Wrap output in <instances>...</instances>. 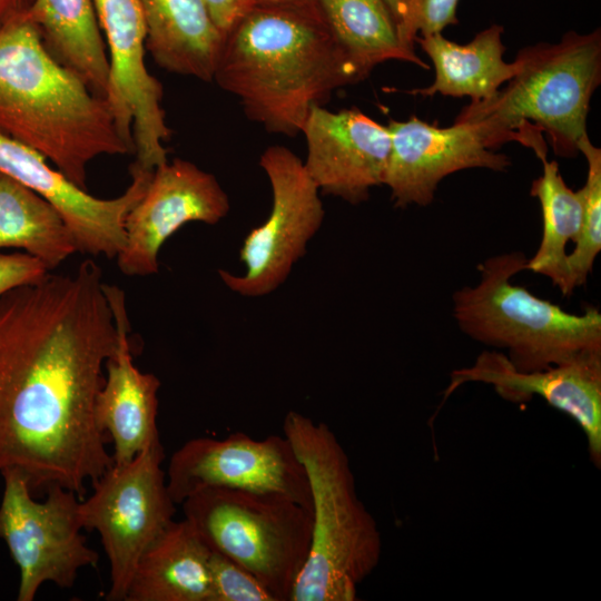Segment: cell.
I'll return each mask as SVG.
<instances>
[{
  "instance_id": "21",
  "label": "cell",
  "mask_w": 601,
  "mask_h": 601,
  "mask_svg": "<svg viewBox=\"0 0 601 601\" xmlns=\"http://www.w3.org/2000/svg\"><path fill=\"white\" fill-rule=\"evenodd\" d=\"M502 33V26L492 24L465 45L451 41L442 33L417 36L415 42L432 60L435 78L428 87L408 92L423 97L436 93L470 97L471 102L492 98L518 71L515 61L503 60Z\"/></svg>"
},
{
  "instance_id": "26",
  "label": "cell",
  "mask_w": 601,
  "mask_h": 601,
  "mask_svg": "<svg viewBox=\"0 0 601 601\" xmlns=\"http://www.w3.org/2000/svg\"><path fill=\"white\" fill-rule=\"evenodd\" d=\"M588 165L587 180L581 188L583 218L573 250L568 254V284L570 295L584 285L601 250V149L585 135L578 145Z\"/></svg>"
},
{
  "instance_id": "33",
  "label": "cell",
  "mask_w": 601,
  "mask_h": 601,
  "mask_svg": "<svg viewBox=\"0 0 601 601\" xmlns=\"http://www.w3.org/2000/svg\"><path fill=\"white\" fill-rule=\"evenodd\" d=\"M253 4H313L315 0H248Z\"/></svg>"
},
{
  "instance_id": "20",
  "label": "cell",
  "mask_w": 601,
  "mask_h": 601,
  "mask_svg": "<svg viewBox=\"0 0 601 601\" xmlns=\"http://www.w3.org/2000/svg\"><path fill=\"white\" fill-rule=\"evenodd\" d=\"M209 553L185 519L173 521L140 556L125 601H210Z\"/></svg>"
},
{
  "instance_id": "6",
  "label": "cell",
  "mask_w": 601,
  "mask_h": 601,
  "mask_svg": "<svg viewBox=\"0 0 601 601\" xmlns=\"http://www.w3.org/2000/svg\"><path fill=\"white\" fill-rule=\"evenodd\" d=\"M528 258L516 250L490 256L477 265L479 280L452 296L460 331L473 341L506 349L512 365L522 372L601 353L598 308L569 313L512 283L515 275L526 270Z\"/></svg>"
},
{
  "instance_id": "4",
  "label": "cell",
  "mask_w": 601,
  "mask_h": 601,
  "mask_svg": "<svg viewBox=\"0 0 601 601\" xmlns=\"http://www.w3.org/2000/svg\"><path fill=\"white\" fill-rule=\"evenodd\" d=\"M516 73L490 99L471 102L455 118L470 126L492 150L509 141L548 158L579 154L588 135L591 98L601 83V31L565 32L556 43L539 42L518 51Z\"/></svg>"
},
{
  "instance_id": "7",
  "label": "cell",
  "mask_w": 601,
  "mask_h": 601,
  "mask_svg": "<svg viewBox=\"0 0 601 601\" xmlns=\"http://www.w3.org/2000/svg\"><path fill=\"white\" fill-rule=\"evenodd\" d=\"M184 519L213 551L289 601L311 550L313 511L276 493L207 487L183 503Z\"/></svg>"
},
{
  "instance_id": "15",
  "label": "cell",
  "mask_w": 601,
  "mask_h": 601,
  "mask_svg": "<svg viewBox=\"0 0 601 601\" xmlns=\"http://www.w3.org/2000/svg\"><path fill=\"white\" fill-rule=\"evenodd\" d=\"M492 385L504 400L525 403L540 396L573 418L585 434L589 455L601 465V353H589L544 370L522 372L499 351H483L471 366L451 372L446 400L466 383Z\"/></svg>"
},
{
  "instance_id": "23",
  "label": "cell",
  "mask_w": 601,
  "mask_h": 601,
  "mask_svg": "<svg viewBox=\"0 0 601 601\" xmlns=\"http://www.w3.org/2000/svg\"><path fill=\"white\" fill-rule=\"evenodd\" d=\"M332 35L365 79L388 60L430 69L414 50L404 46L397 24L383 0H315Z\"/></svg>"
},
{
  "instance_id": "30",
  "label": "cell",
  "mask_w": 601,
  "mask_h": 601,
  "mask_svg": "<svg viewBox=\"0 0 601 601\" xmlns=\"http://www.w3.org/2000/svg\"><path fill=\"white\" fill-rule=\"evenodd\" d=\"M390 9L405 47L414 50L417 37L416 21L421 0H383Z\"/></svg>"
},
{
  "instance_id": "17",
  "label": "cell",
  "mask_w": 601,
  "mask_h": 601,
  "mask_svg": "<svg viewBox=\"0 0 601 601\" xmlns=\"http://www.w3.org/2000/svg\"><path fill=\"white\" fill-rule=\"evenodd\" d=\"M304 167L319 191L357 205L384 185L391 150L387 126L357 108L332 111L314 106L300 131Z\"/></svg>"
},
{
  "instance_id": "29",
  "label": "cell",
  "mask_w": 601,
  "mask_h": 601,
  "mask_svg": "<svg viewBox=\"0 0 601 601\" xmlns=\"http://www.w3.org/2000/svg\"><path fill=\"white\" fill-rule=\"evenodd\" d=\"M459 0H421L416 21L417 36L442 33L443 29L456 24Z\"/></svg>"
},
{
  "instance_id": "31",
  "label": "cell",
  "mask_w": 601,
  "mask_h": 601,
  "mask_svg": "<svg viewBox=\"0 0 601 601\" xmlns=\"http://www.w3.org/2000/svg\"><path fill=\"white\" fill-rule=\"evenodd\" d=\"M214 23L225 35L253 4L248 0H203Z\"/></svg>"
},
{
  "instance_id": "10",
  "label": "cell",
  "mask_w": 601,
  "mask_h": 601,
  "mask_svg": "<svg viewBox=\"0 0 601 601\" xmlns=\"http://www.w3.org/2000/svg\"><path fill=\"white\" fill-rule=\"evenodd\" d=\"M259 166L272 189L270 213L244 239L239 257L245 273L218 270L223 283L245 297L268 295L284 284L325 216L318 187L290 149L269 146L262 154Z\"/></svg>"
},
{
  "instance_id": "19",
  "label": "cell",
  "mask_w": 601,
  "mask_h": 601,
  "mask_svg": "<svg viewBox=\"0 0 601 601\" xmlns=\"http://www.w3.org/2000/svg\"><path fill=\"white\" fill-rule=\"evenodd\" d=\"M146 50L162 69L213 81L224 35L203 0H139Z\"/></svg>"
},
{
  "instance_id": "11",
  "label": "cell",
  "mask_w": 601,
  "mask_h": 601,
  "mask_svg": "<svg viewBox=\"0 0 601 601\" xmlns=\"http://www.w3.org/2000/svg\"><path fill=\"white\" fill-rule=\"evenodd\" d=\"M166 481L176 504L207 487H233L276 493L312 510L306 471L284 435L194 437L170 456Z\"/></svg>"
},
{
  "instance_id": "32",
  "label": "cell",
  "mask_w": 601,
  "mask_h": 601,
  "mask_svg": "<svg viewBox=\"0 0 601 601\" xmlns=\"http://www.w3.org/2000/svg\"><path fill=\"white\" fill-rule=\"evenodd\" d=\"M35 0H0V31L26 16Z\"/></svg>"
},
{
  "instance_id": "3",
  "label": "cell",
  "mask_w": 601,
  "mask_h": 601,
  "mask_svg": "<svg viewBox=\"0 0 601 601\" xmlns=\"http://www.w3.org/2000/svg\"><path fill=\"white\" fill-rule=\"evenodd\" d=\"M0 134L87 190L95 159L134 154L107 99L51 56L26 16L0 31Z\"/></svg>"
},
{
  "instance_id": "14",
  "label": "cell",
  "mask_w": 601,
  "mask_h": 601,
  "mask_svg": "<svg viewBox=\"0 0 601 601\" xmlns=\"http://www.w3.org/2000/svg\"><path fill=\"white\" fill-rule=\"evenodd\" d=\"M0 171L37 193L60 214L79 253L109 259L124 248L126 217L144 196L154 173L134 161L127 189L115 198H98L50 166L41 154L2 134Z\"/></svg>"
},
{
  "instance_id": "12",
  "label": "cell",
  "mask_w": 601,
  "mask_h": 601,
  "mask_svg": "<svg viewBox=\"0 0 601 601\" xmlns=\"http://www.w3.org/2000/svg\"><path fill=\"white\" fill-rule=\"evenodd\" d=\"M109 60L106 99L139 166L167 161L170 128L161 106L162 86L147 69L146 23L139 0H92Z\"/></svg>"
},
{
  "instance_id": "5",
  "label": "cell",
  "mask_w": 601,
  "mask_h": 601,
  "mask_svg": "<svg viewBox=\"0 0 601 601\" xmlns=\"http://www.w3.org/2000/svg\"><path fill=\"white\" fill-rule=\"evenodd\" d=\"M283 435L306 471L313 511L309 554L289 601H354L381 560L382 536L349 459L327 424L297 411L285 415Z\"/></svg>"
},
{
  "instance_id": "25",
  "label": "cell",
  "mask_w": 601,
  "mask_h": 601,
  "mask_svg": "<svg viewBox=\"0 0 601 601\" xmlns=\"http://www.w3.org/2000/svg\"><path fill=\"white\" fill-rule=\"evenodd\" d=\"M542 175L534 179L530 194L536 197L542 211V237L534 255L528 258L526 270L548 277L564 296L568 284L566 246L575 243L582 226V190L571 189L555 160L541 159Z\"/></svg>"
},
{
  "instance_id": "2",
  "label": "cell",
  "mask_w": 601,
  "mask_h": 601,
  "mask_svg": "<svg viewBox=\"0 0 601 601\" xmlns=\"http://www.w3.org/2000/svg\"><path fill=\"white\" fill-rule=\"evenodd\" d=\"M362 80L316 3L252 4L224 35L213 78L248 119L289 137L314 106Z\"/></svg>"
},
{
  "instance_id": "18",
  "label": "cell",
  "mask_w": 601,
  "mask_h": 601,
  "mask_svg": "<svg viewBox=\"0 0 601 601\" xmlns=\"http://www.w3.org/2000/svg\"><path fill=\"white\" fill-rule=\"evenodd\" d=\"M117 327V345L105 363V381L95 403V418L112 443L114 464L130 462L160 441L157 415L159 378L140 372L132 356L130 323L122 289L105 284Z\"/></svg>"
},
{
  "instance_id": "27",
  "label": "cell",
  "mask_w": 601,
  "mask_h": 601,
  "mask_svg": "<svg viewBox=\"0 0 601 601\" xmlns=\"http://www.w3.org/2000/svg\"><path fill=\"white\" fill-rule=\"evenodd\" d=\"M208 566L210 601H277L253 573L226 555L210 550Z\"/></svg>"
},
{
  "instance_id": "1",
  "label": "cell",
  "mask_w": 601,
  "mask_h": 601,
  "mask_svg": "<svg viewBox=\"0 0 601 601\" xmlns=\"http://www.w3.org/2000/svg\"><path fill=\"white\" fill-rule=\"evenodd\" d=\"M105 284L87 258L0 297V476L18 472L37 497L60 486L82 500L114 464L95 418L117 345Z\"/></svg>"
},
{
  "instance_id": "13",
  "label": "cell",
  "mask_w": 601,
  "mask_h": 601,
  "mask_svg": "<svg viewBox=\"0 0 601 601\" xmlns=\"http://www.w3.org/2000/svg\"><path fill=\"white\" fill-rule=\"evenodd\" d=\"M229 198L216 177L194 162L175 158L154 169L144 196L126 217V243L117 265L126 276L158 273L165 242L184 225H214L227 216Z\"/></svg>"
},
{
  "instance_id": "22",
  "label": "cell",
  "mask_w": 601,
  "mask_h": 601,
  "mask_svg": "<svg viewBox=\"0 0 601 601\" xmlns=\"http://www.w3.org/2000/svg\"><path fill=\"white\" fill-rule=\"evenodd\" d=\"M26 17L51 56L106 97L109 60L93 1L35 0Z\"/></svg>"
},
{
  "instance_id": "9",
  "label": "cell",
  "mask_w": 601,
  "mask_h": 601,
  "mask_svg": "<svg viewBox=\"0 0 601 601\" xmlns=\"http://www.w3.org/2000/svg\"><path fill=\"white\" fill-rule=\"evenodd\" d=\"M1 477L0 539L19 569L17 600L32 601L46 582L72 588L81 569L99 562L81 533V499L53 486L39 501L18 472H4Z\"/></svg>"
},
{
  "instance_id": "16",
  "label": "cell",
  "mask_w": 601,
  "mask_h": 601,
  "mask_svg": "<svg viewBox=\"0 0 601 601\" xmlns=\"http://www.w3.org/2000/svg\"><path fill=\"white\" fill-rule=\"evenodd\" d=\"M391 150L384 185L398 208L427 206L439 184L451 174L471 168L505 171L509 156L489 149L467 125L440 127L412 116L386 125Z\"/></svg>"
},
{
  "instance_id": "24",
  "label": "cell",
  "mask_w": 601,
  "mask_h": 601,
  "mask_svg": "<svg viewBox=\"0 0 601 601\" xmlns=\"http://www.w3.org/2000/svg\"><path fill=\"white\" fill-rule=\"evenodd\" d=\"M21 248L52 270L78 252L60 214L41 196L0 171V248Z\"/></svg>"
},
{
  "instance_id": "8",
  "label": "cell",
  "mask_w": 601,
  "mask_h": 601,
  "mask_svg": "<svg viewBox=\"0 0 601 601\" xmlns=\"http://www.w3.org/2000/svg\"><path fill=\"white\" fill-rule=\"evenodd\" d=\"M165 451L157 441L130 462L112 464L80 501L83 530L96 531L110 566L109 601H125L135 568L176 513L162 470Z\"/></svg>"
},
{
  "instance_id": "28",
  "label": "cell",
  "mask_w": 601,
  "mask_h": 601,
  "mask_svg": "<svg viewBox=\"0 0 601 601\" xmlns=\"http://www.w3.org/2000/svg\"><path fill=\"white\" fill-rule=\"evenodd\" d=\"M49 272L42 262L27 253L0 254V297L40 280Z\"/></svg>"
}]
</instances>
